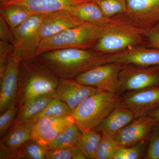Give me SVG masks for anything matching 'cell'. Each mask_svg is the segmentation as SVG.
<instances>
[{
  "label": "cell",
  "instance_id": "cell-1",
  "mask_svg": "<svg viewBox=\"0 0 159 159\" xmlns=\"http://www.w3.org/2000/svg\"><path fill=\"white\" fill-rule=\"evenodd\" d=\"M107 54L93 50L67 48L47 51L36 57L59 79H68L106 63Z\"/></svg>",
  "mask_w": 159,
  "mask_h": 159
},
{
  "label": "cell",
  "instance_id": "cell-2",
  "mask_svg": "<svg viewBox=\"0 0 159 159\" xmlns=\"http://www.w3.org/2000/svg\"><path fill=\"white\" fill-rule=\"evenodd\" d=\"M59 81L36 57L21 61L16 101L19 109L34 97L55 92Z\"/></svg>",
  "mask_w": 159,
  "mask_h": 159
},
{
  "label": "cell",
  "instance_id": "cell-3",
  "mask_svg": "<svg viewBox=\"0 0 159 159\" xmlns=\"http://www.w3.org/2000/svg\"><path fill=\"white\" fill-rule=\"evenodd\" d=\"M110 25L101 26L84 22L51 37L43 39L40 43L36 56L47 51L58 49L93 50Z\"/></svg>",
  "mask_w": 159,
  "mask_h": 159
},
{
  "label": "cell",
  "instance_id": "cell-4",
  "mask_svg": "<svg viewBox=\"0 0 159 159\" xmlns=\"http://www.w3.org/2000/svg\"><path fill=\"white\" fill-rule=\"evenodd\" d=\"M120 95L101 91L84 99L72 111L71 116L80 129H95L120 105Z\"/></svg>",
  "mask_w": 159,
  "mask_h": 159
},
{
  "label": "cell",
  "instance_id": "cell-5",
  "mask_svg": "<svg viewBox=\"0 0 159 159\" xmlns=\"http://www.w3.org/2000/svg\"><path fill=\"white\" fill-rule=\"evenodd\" d=\"M143 31L134 27L125 14L119 15L114 17L93 50L103 54H112L131 47L145 45Z\"/></svg>",
  "mask_w": 159,
  "mask_h": 159
},
{
  "label": "cell",
  "instance_id": "cell-6",
  "mask_svg": "<svg viewBox=\"0 0 159 159\" xmlns=\"http://www.w3.org/2000/svg\"><path fill=\"white\" fill-rule=\"evenodd\" d=\"M45 14H36L12 29L14 37L13 53L20 61L36 57L41 38L39 29Z\"/></svg>",
  "mask_w": 159,
  "mask_h": 159
},
{
  "label": "cell",
  "instance_id": "cell-7",
  "mask_svg": "<svg viewBox=\"0 0 159 159\" xmlns=\"http://www.w3.org/2000/svg\"><path fill=\"white\" fill-rule=\"evenodd\" d=\"M124 65L117 62L107 63L85 71L75 79L80 83L99 90L118 93L119 76Z\"/></svg>",
  "mask_w": 159,
  "mask_h": 159
},
{
  "label": "cell",
  "instance_id": "cell-8",
  "mask_svg": "<svg viewBox=\"0 0 159 159\" xmlns=\"http://www.w3.org/2000/svg\"><path fill=\"white\" fill-rule=\"evenodd\" d=\"M159 86V69L125 64L120 72L118 94Z\"/></svg>",
  "mask_w": 159,
  "mask_h": 159
},
{
  "label": "cell",
  "instance_id": "cell-9",
  "mask_svg": "<svg viewBox=\"0 0 159 159\" xmlns=\"http://www.w3.org/2000/svg\"><path fill=\"white\" fill-rule=\"evenodd\" d=\"M119 106L131 110L136 118L148 115L159 107V86L125 92L120 95Z\"/></svg>",
  "mask_w": 159,
  "mask_h": 159
},
{
  "label": "cell",
  "instance_id": "cell-10",
  "mask_svg": "<svg viewBox=\"0 0 159 159\" xmlns=\"http://www.w3.org/2000/svg\"><path fill=\"white\" fill-rule=\"evenodd\" d=\"M125 15L137 29L147 30L159 22V0H126Z\"/></svg>",
  "mask_w": 159,
  "mask_h": 159
},
{
  "label": "cell",
  "instance_id": "cell-11",
  "mask_svg": "<svg viewBox=\"0 0 159 159\" xmlns=\"http://www.w3.org/2000/svg\"><path fill=\"white\" fill-rule=\"evenodd\" d=\"M117 62L159 69V50L139 45L115 54H107V63Z\"/></svg>",
  "mask_w": 159,
  "mask_h": 159
},
{
  "label": "cell",
  "instance_id": "cell-12",
  "mask_svg": "<svg viewBox=\"0 0 159 159\" xmlns=\"http://www.w3.org/2000/svg\"><path fill=\"white\" fill-rule=\"evenodd\" d=\"M20 60L13 53L2 76L0 90V114L16 104Z\"/></svg>",
  "mask_w": 159,
  "mask_h": 159
},
{
  "label": "cell",
  "instance_id": "cell-13",
  "mask_svg": "<svg viewBox=\"0 0 159 159\" xmlns=\"http://www.w3.org/2000/svg\"><path fill=\"white\" fill-rule=\"evenodd\" d=\"M157 121L148 115L135 118L113 137L120 147H129L148 140Z\"/></svg>",
  "mask_w": 159,
  "mask_h": 159
},
{
  "label": "cell",
  "instance_id": "cell-14",
  "mask_svg": "<svg viewBox=\"0 0 159 159\" xmlns=\"http://www.w3.org/2000/svg\"><path fill=\"white\" fill-rule=\"evenodd\" d=\"M74 123L75 122L71 116L39 118L32 127L31 138L47 146L63 130Z\"/></svg>",
  "mask_w": 159,
  "mask_h": 159
},
{
  "label": "cell",
  "instance_id": "cell-15",
  "mask_svg": "<svg viewBox=\"0 0 159 159\" xmlns=\"http://www.w3.org/2000/svg\"><path fill=\"white\" fill-rule=\"evenodd\" d=\"M100 91L75 79H61L55 90V97L65 102L72 111L84 99Z\"/></svg>",
  "mask_w": 159,
  "mask_h": 159
},
{
  "label": "cell",
  "instance_id": "cell-16",
  "mask_svg": "<svg viewBox=\"0 0 159 159\" xmlns=\"http://www.w3.org/2000/svg\"><path fill=\"white\" fill-rule=\"evenodd\" d=\"M84 23L68 9L46 13L40 27V35L43 39Z\"/></svg>",
  "mask_w": 159,
  "mask_h": 159
},
{
  "label": "cell",
  "instance_id": "cell-17",
  "mask_svg": "<svg viewBox=\"0 0 159 159\" xmlns=\"http://www.w3.org/2000/svg\"><path fill=\"white\" fill-rule=\"evenodd\" d=\"M95 0H0V7L17 5L35 14H46L61 10H70L82 3Z\"/></svg>",
  "mask_w": 159,
  "mask_h": 159
},
{
  "label": "cell",
  "instance_id": "cell-18",
  "mask_svg": "<svg viewBox=\"0 0 159 159\" xmlns=\"http://www.w3.org/2000/svg\"><path fill=\"white\" fill-rule=\"evenodd\" d=\"M135 118L134 114L131 110L119 106L95 129L113 137Z\"/></svg>",
  "mask_w": 159,
  "mask_h": 159
},
{
  "label": "cell",
  "instance_id": "cell-19",
  "mask_svg": "<svg viewBox=\"0 0 159 159\" xmlns=\"http://www.w3.org/2000/svg\"><path fill=\"white\" fill-rule=\"evenodd\" d=\"M70 10L84 22L90 23L97 25H108L114 18H108L105 16L99 6L94 1L80 4Z\"/></svg>",
  "mask_w": 159,
  "mask_h": 159
},
{
  "label": "cell",
  "instance_id": "cell-20",
  "mask_svg": "<svg viewBox=\"0 0 159 159\" xmlns=\"http://www.w3.org/2000/svg\"><path fill=\"white\" fill-rule=\"evenodd\" d=\"M37 120L30 119L19 123H14L1 140L6 145L17 148L31 138L32 127Z\"/></svg>",
  "mask_w": 159,
  "mask_h": 159
},
{
  "label": "cell",
  "instance_id": "cell-21",
  "mask_svg": "<svg viewBox=\"0 0 159 159\" xmlns=\"http://www.w3.org/2000/svg\"><path fill=\"white\" fill-rule=\"evenodd\" d=\"M55 92L41 95L30 99L20 109L14 123H21L33 119L55 98Z\"/></svg>",
  "mask_w": 159,
  "mask_h": 159
},
{
  "label": "cell",
  "instance_id": "cell-22",
  "mask_svg": "<svg viewBox=\"0 0 159 159\" xmlns=\"http://www.w3.org/2000/svg\"><path fill=\"white\" fill-rule=\"evenodd\" d=\"M81 130L75 123L63 130L47 145L48 149L73 148L78 146L81 139Z\"/></svg>",
  "mask_w": 159,
  "mask_h": 159
},
{
  "label": "cell",
  "instance_id": "cell-23",
  "mask_svg": "<svg viewBox=\"0 0 159 159\" xmlns=\"http://www.w3.org/2000/svg\"><path fill=\"white\" fill-rule=\"evenodd\" d=\"M0 14L2 16L10 28L13 29L36 14L23 6L11 5L0 7Z\"/></svg>",
  "mask_w": 159,
  "mask_h": 159
},
{
  "label": "cell",
  "instance_id": "cell-24",
  "mask_svg": "<svg viewBox=\"0 0 159 159\" xmlns=\"http://www.w3.org/2000/svg\"><path fill=\"white\" fill-rule=\"evenodd\" d=\"M80 130L82 134L77 146L82 150L87 159H94L96 151L102 139V133L96 129Z\"/></svg>",
  "mask_w": 159,
  "mask_h": 159
},
{
  "label": "cell",
  "instance_id": "cell-25",
  "mask_svg": "<svg viewBox=\"0 0 159 159\" xmlns=\"http://www.w3.org/2000/svg\"><path fill=\"white\" fill-rule=\"evenodd\" d=\"M47 150V146L31 138L16 148L18 159H46Z\"/></svg>",
  "mask_w": 159,
  "mask_h": 159
},
{
  "label": "cell",
  "instance_id": "cell-26",
  "mask_svg": "<svg viewBox=\"0 0 159 159\" xmlns=\"http://www.w3.org/2000/svg\"><path fill=\"white\" fill-rule=\"evenodd\" d=\"M72 110L65 102L56 97L49 102L45 108L34 118L37 120L42 117H59L71 116Z\"/></svg>",
  "mask_w": 159,
  "mask_h": 159
},
{
  "label": "cell",
  "instance_id": "cell-27",
  "mask_svg": "<svg viewBox=\"0 0 159 159\" xmlns=\"http://www.w3.org/2000/svg\"><path fill=\"white\" fill-rule=\"evenodd\" d=\"M103 14L108 18L125 14L126 0H95Z\"/></svg>",
  "mask_w": 159,
  "mask_h": 159
},
{
  "label": "cell",
  "instance_id": "cell-28",
  "mask_svg": "<svg viewBox=\"0 0 159 159\" xmlns=\"http://www.w3.org/2000/svg\"><path fill=\"white\" fill-rule=\"evenodd\" d=\"M120 148L113 137L102 134L94 159H113Z\"/></svg>",
  "mask_w": 159,
  "mask_h": 159
},
{
  "label": "cell",
  "instance_id": "cell-29",
  "mask_svg": "<svg viewBox=\"0 0 159 159\" xmlns=\"http://www.w3.org/2000/svg\"><path fill=\"white\" fill-rule=\"evenodd\" d=\"M85 155L78 147L48 149L46 159H86Z\"/></svg>",
  "mask_w": 159,
  "mask_h": 159
},
{
  "label": "cell",
  "instance_id": "cell-30",
  "mask_svg": "<svg viewBox=\"0 0 159 159\" xmlns=\"http://www.w3.org/2000/svg\"><path fill=\"white\" fill-rule=\"evenodd\" d=\"M147 140L142 141L133 146L120 147L113 159H142L145 152Z\"/></svg>",
  "mask_w": 159,
  "mask_h": 159
},
{
  "label": "cell",
  "instance_id": "cell-31",
  "mask_svg": "<svg viewBox=\"0 0 159 159\" xmlns=\"http://www.w3.org/2000/svg\"><path fill=\"white\" fill-rule=\"evenodd\" d=\"M144 158L159 159V124L154 127L147 140Z\"/></svg>",
  "mask_w": 159,
  "mask_h": 159
},
{
  "label": "cell",
  "instance_id": "cell-32",
  "mask_svg": "<svg viewBox=\"0 0 159 159\" xmlns=\"http://www.w3.org/2000/svg\"><path fill=\"white\" fill-rule=\"evenodd\" d=\"M19 108L17 104L11 106L0 117V136L1 139L12 126L18 114Z\"/></svg>",
  "mask_w": 159,
  "mask_h": 159
},
{
  "label": "cell",
  "instance_id": "cell-33",
  "mask_svg": "<svg viewBox=\"0 0 159 159\" xmlns=\"http://www.w3.org/2000/svg\"><path fill=\"white\" fill-rule=\"evenodd\" d=\"M14 50V47L12 44L0 40V76L6 70Z\"/></svg>",
  "mask_w": 159,
  "mask_h": 159
},
{
  "label": "cell",
  "instance_id": "cell-34",
  "mask_svg": "<svg viewBox=\"0 0 159 159\" xmlns=\"http://www.w3.org/2000/svg\"><path fill=\"white\" fill-rule=\"evenodd\" d=\"M145 45L152 48L159 50V22L147 30H144Z\"/></svg>",
  "mask_w": 159,
  "mask_h": 159
},
{
  "label": "cell",
  "instance_id": "cell-35",
  "mask_svg": "<svg viewBox=\"0 0 159 159\" xmlns=\"http://www.w3.org/2000/svg\"><path fill=\"white\" fill-rule=\"evenodd\" d=\"M0 40L13 44L14 35L10 28L2 15L0 14Z\"/></svg>",
  "mask_w": 159,
  "mask_h": 159
},
{
  "label": "cell",
  "instance_id": "cell-36",
  "mask_svg": "<svg viewBox=\"0 0 159 159\" xmlns=\"http://www.w3.org/2000/svg\"><path fill=\"white\" fill-rule=\"evenodd\" d=\"M0 159H18L16 148L7 146L1 140L0 142Z\"/></svg>",
  "mask_w": 159,
  "mask_h": 159
},
{
  "label": "cell",
  "instance_id": "cell-37",
  "mask_svg": "<svg viewBox=\"0 0 159 159\" xmlns=\"http://www.w3.org/2000/svg\"><path fill=\"white\" fill-rule=\"evenodd\" d=\"M148 116L154 119L159 124V107L148 114Z\"/></svg>",
  "mask_w": 159,
  "mask_h": 159
}]
</instances>
